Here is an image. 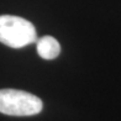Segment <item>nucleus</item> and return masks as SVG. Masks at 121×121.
<instances>
[{
    "instance_id": "7ed1b4c3",
    "label": "nucleus",
    "mask_w": 121,
    "mask_h": 121,
    "mask_svg": "<svg viewBox=\"0 0 121 121\" xmlns=\"http://www.w3.org/2000/svg\"><path fill=\"white\" fill-rule=\"evenodd\" d=\"M37 42V53L43 59H54L60 53L59 42L52 36H43L38 38Z\"/></svg>"
},
{
    "instance_id": "f03ea898",
    "label": "nucleus",
    "mask_w": 121,
    "mask_h": 121,
    "mask_svg": "<svg viewBox=\"0 0 121 121\" xmlns=\"http://www.w3.org/2000/svg\"><path fill=\"white\" fill-rule=\"evenodd\" d=\"M38 96L17 89H0V112L10 116H32L42 111Z\"/></svg>"
},
{
    "instance_id": "f257e3e1",
    "label": "nucleus",
    "mask_w": 121,
    "mask_h": 121,
    "mask_svg": "<svg viewBox=\"0 0 121 121\" xmlns=\"http://www.w3.org/2000/svg\"><path fill=\"white\" fill-rule=\"evenodd\" d=\"M37 41L32 22L20 16L0 15V42L11 48H22Z\"/></svg>"
}]
</instances>
